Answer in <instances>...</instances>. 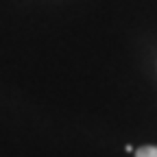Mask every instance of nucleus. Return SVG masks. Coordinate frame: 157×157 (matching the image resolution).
Here are the masks:
<instances>
[{
	"mask_svg": "<svg viewBox=\"0 0 157 157\" xmlns=\"http://www.w3.org/2000/svg\"><path fill=\"white\" fill-rule=\"evenodd\" d=\"M135 157H157V146H142L135 151Z\"/></svg>",
	"mask_w": 157,
	"mask_h": 157,
	"instance_id": "f257e3e1",
	"label": "nucleus"
}]
</instances>
